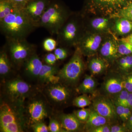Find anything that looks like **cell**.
<instances>
[{"label":"cell","mask_w":132,"mask_h":132,"mask_svg":"<svg viewBox=\"0 0 132 132\" xmlns=\"http://www.w3.org/2000/svg\"><path fill=\"white\" fill-rule=\"evenodd\" d=\"M3 82L2 100L15 106H23L26 100L38 92L21 78L9 79Z\"/></svg>","instance_id":"3957f363"},{"label":"cell","mask_w":132,"mask_h":132,"mask_svg":"<svg viewBox=\"0 0 132 132\" xmlns=\"http://www.w3.org/2000/svg\"><path fill=\"white\" fill-rule=\"evenodd\" d=\"M36 28L23 8H16L0 21L1 32L6 39H26Z\"/></svg>","instance_id":"6da1fadb"},{"label":"cell","mask_w":132,"mask_h":132,"mask_svg":"<svg viewBox=\"0 0 132 132\" xmlns=\"http://www.w3.org/2000/svg\"><path fill=\"white\" fill-rule=\"evenodd\" d=\"M51 106L43 93L37 92L27 99L22 109L28 128L50 118L53 114Z\"/></svg>","instance_id":"7a4b0ae2"},{"label":"cell","mask_w":132,"mask_h":132,"mask_svg":"<svg viewBox=\"0 0 132 132\" xmlns=\"http://www.w3.org/2000/svg\"><path fill=\"white\" fill-rule=\"evenodd\" d=\"M59 70V67L56 65H50L43 64L38 79L39 83L45 86L50 77L52 76L58 74Z\"/></svg>","instance_id":"603a6c76"},{"label":"cell","mask_w":132,"mask_h":132,"mask_svg":"<svg viewBox=\"0 0 132 132\" xmlns=\"http://www.w3.org/2000/svg\"><path fill=\"white\" fill-rule=\"evenodd\" d=\"M109 64L101 57H93L88 62V68L92 75H97L105 72Z\"/></svg>","instance_id":"7402d4cb"},{"label":"cell","mask_w":132,"mask_h":132,"mask_svg":"<svg viewBox=\"0 0 132 132\" xmlns=\"http://www.w3.org/2000/svg\"><path fill=\"white\" fill-rule=\"evenodd\" d=\"M111 31L115 35L126 36L132 33V21L121 16L112 18Z\"/></svg>","instance_id":"e0dca14e"},{"label":"cell","mask_w":132,"mask_h":132,"mask_svg":"<svg viewBox=\"0 0 132 132\" xmlns=\"http://www.w3.org/2000/svg\"><path fill=\"white\" fill-rule=\"evenodd\" d=\"M14 68L5 47L0 52V76L3 82L7 80Z\"/></svg>","instance_id":"ac0fdd59"},{"label":"cell","mask_w":132,"mask_h":132,"mask_svg":"<svg viewBox=\"0 0 132 132\" xmlns=\"http://www.w3.org/2000/svg\"><path fill=\"white\" fill-rule=\"evenodd\" d=\"M43 64L40 58L35 53L26 61L22 67L24 73L28 78L32 79H38Z\"/></svg>","instance_id":"9a60e30c"},{"label":"cell","mask_w":132,"mask_h":132,"mask_svg":"<svg viewBox=\"0 0 132 132\" xmlns=\"http://www.w3.org/2000/svg\"><path fill=\"white\" fill-rule=\"evenodd\" d=\"M124 89L129 93H132V81L130 75L128 76L126 79L123 80Z\"/></svg>","instance_id":"74e56055"},{"label":"cell","mask_w":132,"mask_h":132,"mask_svg":"<svg viewBox=\"0 0 132 132\" xmlns=\"http://www.w3.org/2000/svg\"><path fill=\"white\" fill-rule=\"evenodd\" d=\"M54 51L58 61L64 60L68 56V50L64 47H57Z\"/></svg>","instance_id":"d6a6232c"},{"label":"cell","mask_w":132,"mask_h":132,"mask_svg":"<svg viewBox=\"0 0 132 132\" xmlns=\"http://www.w3.org/2000/svg\"><path fill=\"white\" fill-rule=\"evenodd\" d=\"M112 18L103 16L95 17L91 20L90 26L93 32L105 34L111 30Z\"/></svg>","instance_id":"d6986e66"},{"label":"cell","mask_w":132,"mask_h":132,"mask_svg":"<svg viewBox=\"0 0 132 132\" xmlns=\"http://www.w3.org/2000/svg\"><path fill=\"white\" fill-rule=\"evenodd\" d=\"M118 39L113 35L105 36L99 49L101 57L109 64L114 63L119 57Z\"/></svg>","instance_id":"7c38bea8"},{"label":"cell","mask_w":132,"mask_h":132,"mask_svg":"<svg viewBox=\"0 0 132 132\" xmlns=\"http://www.w3.org/2000/svg\"><path fill=\"white\" fill-rule=\"evenodd\" d=\"M18 7L10 0L0 2V21Z\"/></svg>","instance_id":"484cf974"},{"label":"cell","mask_w":132,"mask_h":132,"mask_svg":"<svg viewBox=\"0 0 132 132\" xmlns=\"http://www.w3.org/2000/svg\"><path fill=\"white\" fill-rule=\"evenodd\" d=\"M111 127L107 125H102L89 130L90 132H111Z\"/></svg>","instance_id":"8d00e7d4"},{"label":"cell","mask_w":132,"mask_h":132,"mask_svg":"<svg viewBox=\"0 0 132 132\" xmlns=\"http://www.w3.org/2000/svg\"><path fill=\"white\" fill-rule=\"evenodd\" d=\"M55 116L65 132H78L82 130V123L74 113H59Z\"/></svg>","instance_id":"2e32d148"},{"label":"cell","mask_w":132,"mask_h":132,"mask_svg":"<svg viewBox=\"0 0 132 132\" xmlns=\"http://www.w3.org/2000/svg\"><path fill=\"white\" fill-rule=\"evenodd\" d=\"M104 89L108 94H117L124 89L123 80L119 76L109 77L104 83Z\"/></svg>","instance_id":"ffe728a7"},{"label":"cell","mask_w":132,"mask_h":132,"mask_svg":"<svg viewBox=\"0 0 132 132\" xmlns=\"http://www.w3.org/2000/svg\"><path fill=\"white\" fill-rule=\"evenodd\" d=\"M92 103L90 98L86 94L75 97L72 101V104L74 106L80 108H85Z\"/></svg>","instance_id":"83f0119b"},{"label":"cell","mask_w":132,"mask_h":132,"mask_svg":"<svg viewBox=\"0 0 132 132\" xmlns=\"http://www.w3.org/2000/svg\"><path fill=\"white\" fill-rule=\"evenodd\" d=\"M132 2V0H88L87 5L92 13L113 18Z\"/></svg>","instance_id":"30bf717a"},{"label":"cell","mask_w":132,"mask_h":132,"mask_svg":"<svg viewBox=\"0 0 132 132\" xmlns=\"http://www.w3.org/2000/svg\"><path fill=\"white\" fill-rule=\"evenodd\" d=\"M114 62L120 72L123 73H128L132 69V54L119 57Z\"/></svg>","instance_id":"d4e9b609"},{"label":"cell","mask_w":132,"mask_h":132,"mask_svg":"<svg viewBox=\"0 0 132 132\" xmlns=\"http://www.w3.org/2000/svg\"><path fill=\"white\" fill-rule=\"evenodd\" d=\"M5 46L14 68L22 67L26 61L36 53V47L26 39H6Z\"/></svg>","instance_id":"8992f818"},{"label":"cell","mask_w":132,"mask_h":132,"mask_svg":"<svg viewBox=\"0 0 132 132\" xmlns=\"http://www.w3.org/2000/svg\"><path fill=\"white\" fill-rule=\"evenodd\" d=\"M129 93L126 90L124 89L117 94L115 95L113 101L114 104L126 107L127 100Z\"/></svg>","instance_id":"4dcf8cb0"},{"label":"cell","mask_w":132,"mask_h":132,"mask_svg":"<svg viewBox=\"0 0 132 132\" xmlns=\"http://www.w3.org/2000/svg\"><path fill=\"white\" fill-rule=\"evenodd\" d=\"M0 131L2 132H23L28 130L22 107L13 105L1 101Z\"/></svg>","instance_id":"5b68a950"},{"label":"cell","mask_w":132,"mask_h":132,"mask_svg":"<svg viewBox=\"0 0 132 132\" xmlns=\"http://www.w3.org/2000/svg\"><path fill=\"white\" fill-rule=\"evenodd\" d=\"M44 61L45 64L50 65H56L58 60L54 53L49 52L45 55Z\"/></svg>","instance_id":"d590c367"},{"label":"cell","mask_w":132,"mask_h":132,"mask_svg":"<svg viewBox=\"0 0 132 132\" xmlns=\"http://www.w3.org/2000/svg\"><path fill=\"white\" fill-rule=\"evenodd\" d=\"M96 87L97 83L94 79L92 76L86 75L76 90L78 93L87 94L93 93Z\"/></svg>","instance_id":"cb8c5ba5"},{"label":"cell","mask_w":132,"mask_h":132,"mask_svg":"<svg viewBox=\"0 0 132 132\" xmlns=\"http://www.w3.org/2000/svg\"><path fill=\"white\" fill-rule=\"evenodd\" d=\"M69 17V13L60 1L51 0L37 27L45 28L51 35H57Z\"/></svg>","instance_id":"277c9868"},{"label":"cell","mask_w":132,"mask_h":132,"mask_svg":"<svg viewBox=\"0 0 132 132\" xmlns=\"http://www.w3.org/2000/svg\"><path fill=\"white\" fill-rule=\"evenodd\" d=\"M132 110L127 107H125V113L123 120V121H126L131 115Z\"/></svg>","instance_id":"b9f144b4"},{"label":"cell","mask_w":132,"mask_h":132,"mask_svg":"<svg viewBox=\"0 0 132 132\" xmlns=\"http://www.w3.org/2000/svg\"><path fill=\"white\" fill-rule=\"evenodd\" d=\"M104 34L94 32H85L76 47L82 55L93 57L99 51L105 37Z\"/></svg>","instance_id":"8fae6325"},{"label":"cell","mask_w":132,"mask_h":132,"mask_svg":"<svg viewBox=\"0 0 132 132\" xmlns=\"http://www.w3.org/2000/svg\"><path fill=\"white\" fill-rule=\"evenodd\" d=\"M118 51L120 57L132 54V45L118 39Z\"/></svg>","instance_id":"4316f807"},{"label":"cell","mask_w":132,"mask_h":132,"mask_svg":"<svg viewBox=\"0 0 132 132\" xmlns=\"http://www.w3.org/2000/svg\"><path fill=\"white\" fill-rule=\"evenodd\" d=\"M69 86L60 81L45 85L42 93L50 105L58 109L67 104L72 95Z\"/></svg>","instance_id":"9c48e42d"},{"label":"cell","mask_w":132,"mask_h":132,"mask_svg":"<svg viewBox=\"0 0 132 132\" xmlns=\"http://www.w3.org/2000/svg\"><path fill=\"white\" fill-rule=\"evenodd\" d=\"M8 1V0H0V2H2L6 1Z\"/></svg>","instance_id":"bcb514c9"},{"label":"cell","mask_w":132,"mask_h":132,"mask_svg":"<svg viewBox=\"0 0 132 132\" xmlns=\"http://www.w3.org/2000/svg\"><path fill=\"white\" fill-rule=\"evenodd\" d=\"M82 56L80 50L76 47L69 61L59 70L57 75L60 82L68 86L76 85L85 68Z\"/></svg>","instance_id":"52a82bcc"},{"label":"cell","mask_w":132,"mask_h":132,"mask_svg":"<svg viewBox=\"0 0 132 132\" xmlns=\"http://www.w3.org/2000/svg\"><path fill=\"white\" fill-rule=\"evenodd\" d=\"M130 77H131V79L132 81V75H130Z\"/></svg>","instance_id":"7dc6e473"},{"label":"cell","mask_w":132,"mask_h":132,"mask_svg":"<svg viewBox=\"0 0 132 132\" xmlns=\"http://www.w3.org/2000/svg\"><path fill=\"white\" fill-rule=\"evenodd\" d=\"M117 16L125 17L132 21V2L121 10L115 17Z\"/></svg>","instance_id":"836d02e7"},{"label":"cell","mask_w":132,"mask_h":132,"mask_svg":"<svg viewBox=\"0 0 132 132\" xmlns=\"http://www.w3.org/2000/svg\"><path fill=\"white\" fill-rule=\"evenodd\" d=\"M126 126L127 127L128 130L132 129V114L128 120L126 121Z\"/></svg>","instance_id":"f6af8a7d"},{"label":"cell","mask_w":132,"mask_h":132,"mask_svg":"<svg viewBox=\"0 0 132 132\" xmlns=\"http://www.w3.org/2000/svg\"><path fill=\"white\" fill-rule=\"evenodd\" d=\"M117 115L123 120L125 112V106L120 105H115Z\"/></svg>","instance_id":"60d3db41"},{"label":"cell","mask_w":132,"mask_h":132,"mask_svg":"<svg viewBox=\"0 0 132 132\" xmlns=\"http://www.w3.org/2000/svg\"><path fill=\"white\" fill-rule=\"evenodd\" d=\"M58 45L57 40L48 37L45 38L43 42V48L46 52H52L56 49Z\"/></svg>","instance_id":"f546056e"},{"label":"cell","mask_w":132,"mask_h":132,"mask_svg":"<svg viewBox=\"0 0 132 132\" xmlns=\"http://www.w3.org/2000/svg\"><path fill=\"white\" fill-rule=\"evenodd\" d=\"M126 107H127L132 110V93H129L127 100Z\"/></svg>","instance_id":"7bdbcfd3"},{"label":"cell","mask_w":132,"mask_h":132,"mask_svg":"<svg viewBox=\"0 0 132 132\" xmlns=\"http://www.w3.org/2000/svg\"><path fill=\"white\" fill-rule=\"evenodd\" d=\"M93 108L108 120H113L118 117L115 104L108 97L99 96L93 101Z\"/></svg>","instance_id":"4fadbf2b"},{"label":"cell","mask_w":132,"mask_h":132,"mask_svg":"<svg viewBox=\"0 0 132 132\" xmlns=\"http://www.w3.org/2000/svg\"><path fill=\"white\" fill-rule=\"evenodd\" d=\"M16 7L20 8H23L25 5L33 0H10Z\"/></svg>","instance_id":"ab89813d"},{"label":"cell","mask_w":132,"mask_h":132,"mask_svg":"<svg viewBox=\"0 0 132 132\" xmlns=\"http://www.w3.org/2000/svg\"><path fill=\"white\" fill-rule=\"evenodd\" d=\"M90 111L91 109L82 108L75 111L73 113L81 123H86L89 118Z\"/></svg>","instance_id":"1f68e13d"},{"label":"cell","mask_w":132,"mask_h":132,"mask_svg":"<svg viewBox=\"0 0 132 132\" xmlns=\"http://www.w3.org/2000/svg\"><path fill=\"white\" fill-rule=\"evenodd\" d=\"M121 40L130 43L132 45V33L120 39Z\"/></svg>","instance_id":"ee69618b"},{"label":"cell","mask_w":132,"mask_h":132,"mask_svg":"<svg viewBox=\"0 0 132 132\" xmlns=\"http://www.w3.org/2000/svg\"><path fill=\"white\" fill-rule=\"evenodd\" d=\"M108 120L92 108L91 109L89 118L85 123V128L87 131L100 126L107 125Z\"/></svg>","instance_id":"44dd1931"},{"label":"cell","mask_w":132,"mask_h":132,"mask_svg":"<svg viewBox=\"0 0 132 132\" xmlns=\"http://www.w3.org/2000/svg\"><path fill=\"white\" fill-rule=\"evenodd\" d=\"M49 132H65L62 127L60 123L55 115L52 114L50 117L49 125L48 126Z\"/></svg>","instance_id":"f1b7e54d"},{"label":"cell","mask_w":132,"mask_h":132,"mask_svg":"<svg viewBox=\"0 0 132 132\" xmlns=\"http://www.w3.org/2000/svg\"><path fill=\"white\" fill-rule=\"evenodd\" d=\"M31 128L34 132H49L48 126L45 124L44 121L36 123L31 126Z\"/></svg>","instance_id":"e575fe53"},{"label":"cell","mask_w":132,"mask_h":132,"mask_svg":"<svg viewBox=\"0 0 132 132\" xmlns=\"http://www.w3.org/2000/svg\"><path fill=\"white\" fill-rule=\"evenodd\" d=\"M51 0H33L27 3L23 9L36 27Z\"/></svg>","instance_id":"5bb4252c"},{"label":"cell","mask_w":132,"mask_h":132,"mask_svg":"<svg viewBox=\"0 0 132 132\" xmlns=\"http://www.w3.org/2000/svg\"><path fill=\"white\" fill-rule=\"evenodd\" d=\"M84 33L78 18H69L57 34V40L62 46H77Z\"/></svg>","instance_id":"ba28073f"},{"label":"cell","mask_w":132,"mask_h":132,"mask_svg":"<svg viewBox=\"0 0 132 132\" xmlns=\"http://www.w3.org/2000/svg\"><path fill=\"white\" fill-rule=\"evenodd\" d=\"M129 131L132 132V129H130V130H129Z\"/></svg>","instance_id":"c3c4849f"},{"label":"cell","mask_w":132,"mask_h":132,"mask_svg":"<svg viewBox=\"0 0 132 132\" xmlns=\"http://www.w3.org/2000/svg\"><path fill=\"white\" fill-rule=\"evenodd\" d=\"M129 131L127 127L121 125H113L111 127V132H125Z\"/></svg>","instance_id":"f35d334b"}]
</instances>
